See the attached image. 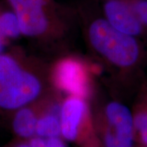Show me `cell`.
Returning a JSON list of instances; mask_svg holds the SVG:
<instances>
[{
	"label": "cell",
	"instance_id": "cell-1",
	"mask_svg": "<svg viewBox=\"0 0 147 147\" xmlns=\"http://www.w3.org/2000/svg\"><path fill=\"white\" fill-rule=\"evenodd\" d=\"M85 33L90 47L112 69L121 87L137 91L147 62L142 39L116 30L103 16L89 19Z\"/></svg>",
	"mask_w": 147,
	"mask_h": 147
},
{
	"label": "cell",
	"instance_id": "cell-2",
	"mask_svg": "<svg viewBox=\"0 0 147 147\" xmlns=\"http://www.w3.org/2000/svg\"><path fill=\"white\" fill-rule=\"evenodd\" d=\"M53 87L50 69L37 61L30 66L0 54V108L18 110L49 97Z\"/></svg>",
	"mask_w": 147,
	"mask_h": 147
},
{
	"label": "cell",
	"instance_id": "cell-3",
	"mask_svg": "<svg viewBox=\"0 0 147 147\" xmlns=\"http://www.w3.org/2000/svg\"><path fill=\"white\" fill-rule=\"evenodd\" d=\"M19 21L21 34L40 41L63 35L65 23L52 0H8Z\"/></svg>",
	"mask_w": 147,
	"mask_h": 147
},
{
	"label": "cell",
	"instance_id": "cell-4",
	"mask_svg": "<svg viewBox=\"0 0 147 147\" xmlns=\"http://www.w3.org/2000/svg\"><path fill=\"white\" fill-rule=\"evenodd\" d=\"M94 123L101 147L136 146L131 110L120 100L105 103Z\"/></svg>",
	"mask_w": 147,
	"mask_h": 147
},
{
	"label": "cell",
	"instance_id": "cell-5",
	"mask_svg": "<svg viewBox=\"0 0 147 147\" xmlns=\"http://www.w3.org/2000/svg\"><path fill=\"white\" fill-rule=\"evenodd\" d=\"M61 137L80 147H101L87 99L68 96L61 104Z\"/></svg>",
	"mask_w": 147,
	"mask_h": 147
},
{
	"label": "cell",
	"instance_id": "cell-6",
	"mask_svg": "<svg viewBox=\"0 0 147 147\" xmlns=\"http://www.w3.org/2000/svg\"><path fill=\"white\" fill-rule=\"evenodd\" d=\"M91 65L80 58L68 56L56 61L50 68L53 87L68 96L88 99L92 92Z\"/></svg>",
	"mask_w": 147,
	"mask_h": 147
},
{
	"label": "cell",
	"instance_id": "cell-7",
	"mask_svg": "<svg viewBox=\"0 0 147 147\" xmlns=\"http://www.w3.org/2000/svg\"><path fill=\"white\" fill-rule=\"evenodd\" d=\"M103 17L119 31L139 38L147 37L145 29L138 21L127 0H100Z\"/></svg>",
	"mask_w": 147,
	"mask_h": 147
},
{
	"label": "cell",
	"instance_id": "cell-8",
	"mask_svg": "<svg viewBox=\"0 0 147 147\" xmlns=\"http://www.w3.org/2000/svg\"><path fill=\"white\" fill-rule=\"evenodd\" d=\"M55 96H51L17 110L12 122L13 130L17 136L26 139H31L32 137H35L38 119L44 107Z\"/></svg>",
	"mask_w": 147,
	"mask_h": 147
},
{
	"label": "cell",
	"instance_id": "cell-9",
	"mask_svg": "<svg viewBox=\"0 0 147 147\" xmlns=\"http://www.w3.org/2000/svg\"><path fill=\"white\" fill-rule=\"evenodd\" d=\"M131 108L136 145L147 147V79H143L136 91Z\"/></svg>",
	"mask_w": 147,
	"mask_h": 147
},
{
	"label": "cell",
	"instance_id": "cell-10",
	"mask_svg": "<svg viewBox=\"0 0 147 147\" xmlns=\"http://www.w3.org/2000/svg\"><path fill=\"white\" fill-rule=\"evenodd\" d=\"M55 96L50 100L38 119L35 136L44 138L60 137L61 136L60 108L61 105Z\"/></svg>",
	"mask_w": 147,
	"mask_h": 147
},
{
	"label": "cell",
	"instance_id": "cell-11",
	"mask_svg": "<svg viewBox=\"0 0 147 147\" xmlns=\"http://www.w3.org/2000/svg\"><path fill=\"white\" fill-rule=\"evenodd\" d=\"M0 32L5 38H15L21 34L19 21L13 11L0 14Z\"/></svg>",
	"mask_w": 147,
	"mask_h": 147
},
{
	"label": "cell",
	"instance_id": "cell-12",
	"mask_svg": "<svg viewBox=\"0 0 147 147\" xmlns=\"http://www.w3.org/2000/svg\"><path fill=\"white\" fill-rule=\"evenodd\" d=\"M138 21L147 33V0H127Z\"/></svg>",
	"mask_w": 147,
	"mask_h": 147
},
{
	"label": "cell",
	"instance_id": "cell-13",
	"mask_svg": "<svg viewBox=\"0 0 147 147\" xmlns=\"http://www.w3.org/2000/svg\"><path fill=\"white\" fill-rule=\"evenodd\" d=\"M29 144L31 147H67L65 143L60 137H32Z\"/></svg>",
	"mask_w": 147,
	"mask_h": 147
},
{
	"label": "cell",
	"instance_id": "cell-14",
	"mask_svg": "<svg viewBox=\"0 0 147 147\" xmlns=\"http://www.w3.org/2000/svg\"><path fill=\"white\" fill-rule=\"evenodd\" d=\"M4 40H5V38L3 36V34L0 32V53L3 51V47H4Z\"/></svg>",
	"mask_w": 147,
	"mask_h": 147
},
{
	"label": "cell",
	"instance_id": "cell-15",
	"mask_svg": "<svg viewBox=\"0 0 147 147\" xmlns=\"http://www.w3.org/2000/svg\"><path fill=\"white\" fill-rule=\"evenodd\" d=\"M16 147H31L29 143H21L19 145H17Z\"/></svg>",
	"mask_w": 147,
	"mask_h": 147
},
{
	"label": "cell",
	"instance_id": "cell-16",
	"mask_svg": "<svg viewBox=\"0 0 147 147\" xmlns=\"http://www.w3.org/2000/svg\"><path fill=\"white\" fill-rule=\"evenodd\" d=\"M135 147H146V146H138V145H136Z\"/></svg>",
	"mask_w": 147,
	"mask_h": 147
}]
</instances>
